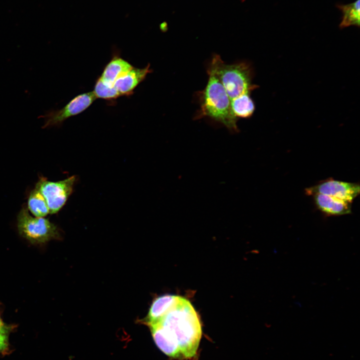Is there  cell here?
<instances>
[{
    "label": "cell",
    "instance_id": "6da1fadb",
    "mask_svg": "<svg viewBox=\"0 0 360 360\" xmlns=\"http://www.w3.org/2000/svg\"><path fill=\"white\" fill-rule=\"evenodd\" d=\"M151 332L166 355L190 358L195 356L202 338L200 317L189 300L181 296L159 322L151 324Z\"/></svg>",
    "mask_w": 360,
    "mask_h": 360
},
{
    "label": "cell",
    "instance_id": "7a4b0ae2",
    "mask_svg": "<svg viewBox=\"0 0 360 360\" xmlns=\"http://www.w3.org/2000/svg\"><path fill=\"white\" fill-rule=\"evenodd\" d=\"M206 72V84L198 92L200 108L194 119L208 118L222 124L232 132H238V118L232 112L228 96L210 62Z\"/></svg>",
    "mask_w": 360,
    "mask_h": 360
},
{
    "label": "cell",
    "instance_id": "3957f363",
    "mask_svg": "<svg viewBox=\"0 0 360 360\" xmlns=\"http://www.w3.org/2000/svg\"><path fill=\"white\" fill-rule=\"evenodd\" d=\"M210 62L228 96L230 105L250 95V92L256 88L252 82L253 71L248 62L226 64L217 54L213 55Z\"/></svg>",
    "mask_w": 360,
    "mask_h": 360
},
{
    "label": "cell",
    "instance_id": "277c9868",
    "mask_svg": "<svg viewBox=\"0 0 360 360\" xmlns=\"http://www.w3.org/2000/svg\"><path fill=\"white\" fill-rule=\"evenodd\" d=\"M20 234L33 244H44L60 237L57 226L44 217H33L24 206L17 217Z\"/></svg>",
    "mask_w": 360,
    "mask_h": 360
},
{
    "label": "cell",
    "instance_id": "5b68a950",
    "mask_svg": "<svg viewBox=\"0 0 360 360\" xmlns=\"http://www.w3.org/2000/svg\"><path fill=\"white\" fill-rule=\"evenodd\" d=\"M76 180L71 176L58 182H51L40 177L36 185L44 198L50 214L57 213L65 204L72 192Z\"/></svg>",
    "mask_w": 360,
    "mask_h": 360
},
{
    "label": "cell",
    "instance_id": "8992f818",
    "mask_svg": "<svg viewBox=\"0 0 360 360\" xmlns=\"http://www.w3.org/2000/svg\"><path fill=\"white\" fill-rule=\"evenodd\" d=\"M96 98L93 92L82 93L75 96L62 108L46 112L42 116L44 120L43 128L60 126L66 119L86 110Z\"/></svg>",
    "mask_w": 360,
    "mask_h": 360
},
{
    "label": "cell",
    "instance_id": "52a82bcc",
    "mask_svg": "<svg viewBox=\"0 0 360 360\" xmlns=\"http://www.w3.org/2000/svg\"><path fill=\"white\" fill-rule=\"evenodd\" d=\"M360 191V188L358 184L332 178L325 180L305 190L306 193L308 196L320 194L350 203L359 194Z\"/></svg>",
    "mask_w": 360,
    "mask_h": 360
},
{
    "label": "cell",
    "instance_id": "ba28073f",
    "mask_svg": "<svg viewBox=\"0 0 360 360\" xmlns=\"http://www.w3.org/2000/svg\"><path fill=\"white\" fill-rule=\"evenodd\" d=\"M150 64L144 68H133L126 74L118 78L114 86L122 96L132 94L134 89L144 80L147 74L151 72Z\"/></svg>",
    "mask_w": 360,
    "mask_h": 360
},
{
    "label": "cell",
    "instance_id": "9c48e42d",
    "mask_svg": "<svg viewBox=\"0 0 360 360\" xmlns=\"http://www.w3.org/2000/svg\"><path fill=\"white\" fill-rule=\"evenodd\" d=\"M316 208L328 216H339L352 212V203L329 196L316 194L312 196Z\"/></svg>",
    "mask_w": 360,
    "mask_h": 360
},
{
    "label": "cell",
    "instance_id": "30bf717a",
    "mask_svg": "<svg viewBox=\"0 0 360 360\" xmlns=\"http://www.w3.org/2000/svg\"><path fill=\"white\" fill-rule=\"evenodd\" d=\"M181 296L164 294L156 298L152 302L143 323L150 326L159 322L163 316L180 300Z\"/></svg>",
    "mask_w": 360,
    "mask_h": 360
},
{
    "label": "cell",
    "instance_id": "8fae6325",
    "mask_svg": "<svg viewBox=\"0 0 360 360\" xmlns=\"http://www.w3.org/2000/svg\"><path fill=\"white\" fill-rule=\"evenodd\" d=\"M133 68L128 61L116 55L105 66L100 78L106 84L114 86V82L118 78L126 74Z\"/></svg>",
    "mask_w": 360,
    "mask_h": 360
},
{
    "label": "cell",
    "instance_id": "7c38bea8",
    "mask_svg": "<svg viewBox=\"0 0 360 360\" xmlns=\"http://www.w3.org/2000/svg\"><path fill=\"white\" fill-rule=\"evenodd\" d=\"M337 7L342 13L340 27L342 28L351 26L359 27L360 20V0L348 4L338 5Z\"/></svg>",
    "mask_w": 360,
    "mask_h": 360
},
{
    "label": "cell",
    "instance_id": "4fadbf2b",
    "mask_svg": "<svg viewBox=\"0 0 360 360\" xmlns=\"http://www.w3.org/2000/svg\"><path fill=\"white\" fill-rule=\"evenodd\" d=\"M28 206L31 213L36 217H44L50 213L44 198L36 188L29 194Z\"/></svg>",
    "mask_w": 360,
    "mask_h": 360
},
{
    "label": "cell",
    "instance_id": "5bb4252c",
    "mask_svg": "<svg viewBox=\"0 0 360 360\" xmlns=\"http://www.w3.org/2000/svg\"><path fill=\"white\" fill-rule=\"evenodd\" d=\"M93 92L96 98L112 100L122 96L114 86L104 83L99 77L96 80Z\"/></svg>",
    "mask_w": 360,
    "mask_h": 360
},
{
    "label": "cell",
    "instance_id": "9a60e30c",
    "mask_svg": "<svg viewBox=\"0 0 360 360\" xmlns=\"http://www.w3.org/2000/svg\"><path fill=\"white\" fill-rule=\"evenodd\" d=\"M12 326L4 324L0 327V353H8L9 350L8 336Z\"/></svg>",
    "mask_w": 360,
    "mask_h": 360
},
{
    "label": "cell",
    "instance_id": "2e32d148",
    "mask_svg": "<svg viewBox=\"0 0 360 360\" xmlns=\"http://www.w3.org/2000/svg\"><path fill=\"white\" fill-rule=\"evenodd\" d=\"M4 324V323L2 322V320L0 316V327L2 326Z\"/></svg>",
    "mask_w": 360,
    "mask_h": 360
}]
</instances>
